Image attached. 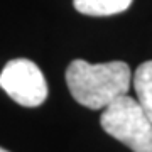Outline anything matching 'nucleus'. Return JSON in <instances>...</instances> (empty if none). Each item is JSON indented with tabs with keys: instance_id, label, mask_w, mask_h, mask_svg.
Listing matches in <instances>:
<instances>
[{
	"instance_id": "obj_1",
	"label": "nucleus",
	"mask_w": 152,
	"mask_h": 152,
	"mask_svg": "<svg viewBox=\"0 0 152 152\" xmlns=\"http://www.w3.org/2000/svg\"><path fill=\"white\" fill-rule=\"evenodd\" d=\"M66 83L80 105L100 110L127 95L132 73L124 61L90 64L85 59H75L66 69Z\"/></svg>"
},
{
	"instance_id": "obj_2",
	"label": "nucleus",
	"mask_w": 152,
	"mask_h": 152,
	"mask_svg": "<svg viewBox=\"0 0 152 152\" xmlns=\"http://www.w3.org/2000/svg\"><path fill=\"white\" fill-rule=\"evenodd\" d=\"M103 130L134 152H152V122L129 95L117 98L100 117Z\"/></svg>"
},
{
	"instance_id": "obj_3",
	"label": "nucleus",
	"mask_w": 152,
	"mask_h": 152,
	"mask_svg": "<svg viewBox=\"0 0 152 152\" xmlns=\"http://www.w3.org/2000/svg\"><path fill=\"white\" fill-rule=\"evenodd\" d=\"M0 88L22 107H39L48 98V83L31 59H12L0 73Z\"/></svg>"
},
{
	"instance_id": "obj_4",
	"label": "nucleus",
	"mask_w": 152,
	"mask_h": 152,
	"mask_svg": "<svg viewBox=\"0 0 152 152\" xmlns=\"http://www.w3.org/2000/svg\"><path fill=\"white\" fill-rule=\"evenodd\" d=\"M134 90L137 93V102L152 122V61L142 63L132 75Z\"/></svg>"
},
{
	"instance_id": "obj_5",
	"label": "nucleus",
	"mask_w": 152,
	"mask_h": 152,
	"mask_svg": "<svg viewBox=\"0 0 152 152\" xmlns=\"http://www.w3.org/2000/svg\"><path fill=\"white\" fill-rule=\"evenodd\" d=\"M132 0H73V5L80 14L93 17L115 15L127 10Z\"/></svg>"
},
{
	"instance_id": "obj_6",
	"label": "nucleus",
	"mask_w": 152,
	"mask_h": 152,
	"mask_svg": "<svg viewBox=\"0 0 152 152\" xmlns=\"http://www.w3.org/2000/svg\"><path fill=\"white\" fill-rule=\"evenodd\" d=\"M0 152H9V151H5V149H2V147H0Z\"/></svg>"
}]
</instances>
